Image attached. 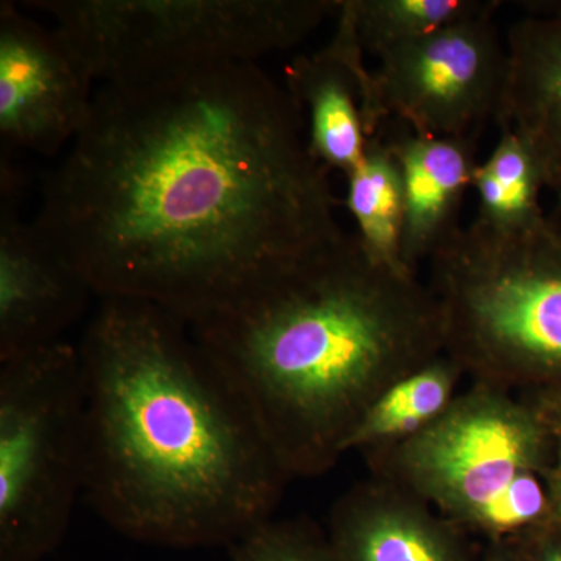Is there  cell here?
Wrapping results in <instances>:
<instances>
[{
	"label": "cell",
	"mask_w": 561,
	"mask_h": 561,
	"mask_svg": "<svg viewBox=\"0 0 561 561\" xmlns=\"http://www.w3.org/2000/svg\"><path fill=\"white\" fill-rule=\"evenodd\" d=\"M529 16L508 28L507 72L494 124L511 128L561 203V0L527 2Z\"/></svg>",
	"instance_id": "cell-13"
},
{
	"label": "cell",
	"mask_w": 561,
	"mask_h": 561,
	"mask_svg": "<svg viewBox=\"0 0 561 561\" xmlns=\"http://www.w3.org/2000/svg\"><path fill=\"white\" fill-rule=\"evenodd\" d=\"M342 0H33L92 80L128 83L289 50Z\"/></svg>",
	"instance_id": "cell-6"
},
{
	"label": "cell",
	"mask_w": 561,
	"mask_h": 561,
	"mask_svg": "<svg viewBox=\"0 0 561 561\" xmlns=\"http://www.w3.org/2000/svg\"><path fill=\"white\" fill-rule=\"evenodd\" d=\"M391 122L383 136L404 180L402 262L412 273L459 230L465 195L479 161L478 138H435Z\"/></svg>",
	"instance_id": "cell-14"
},
{
	"label": "cell",
	"mask_w": 561,
	"mask_h": 561,
	"mask_svg": "<svg viewBox=\"0 0 561 561\" xmlns=\"http://www.w3.org/2000/svg\"><path fill=\"white\" fill-rule=\"evenodd\" d=\"M190 328L291 479L331 471L368 409L445 354L431 287L373 260L356 234Z\"/></svg>",
	"instance_id": "cell-3"
},
{
	"label": "cell",
	"mask_w": 561,
	"mask_h": 561,
	"mask_svg": "<svg viewBox=\"0 0 561 561\" xmlns=\"http://www.w3.org/2000/svg\"><path fill=\"white\" fill-rule=\"evenodd\" d=\"M557 209H559V213L561 214V203H557Z\"/></svg>",
	"instance_id": "cell-23"
},
{
	"label": "cell",
	"mask_w": 561,
	"mask_h": 561,
	"mask_svg": "<svg viewBox=\"0 0 561 561\" xmlns=\"http://www.w3.org/2000/svg\"><path fill=\"white\" fill-rule=\"evenodd\" d=\"M445 354L472 382L526 398L561 381V219L461 225L430 261Z\"/></svg>",
	"instance_id": "cell-4"
},
{
	"label": "cell",
	"mask_w": 561,
	"mask_h": 561,
	"mask_svg": "<svg viewBox=\"0 0 561 561\" xmlns=\"http://www.w3.org/2000/svg\"><path fill=\"white\" fill-rule=\"evenodd\" d=\"M335 21L334 36L323 49L286 66V90L301 111L312 157L327 171L346 176L364 160L370 139L364 110L371 70L346 0Z\"/></svg>",
	"instance_id": "cell-11"
},
{
	"label": "cell",
	"mask_w": 561,
	"mask_h": 561,
	"mask_svg": "<svg viewBox=\"0 0 561 561\" xmlns=\"http://www.w3.org/2000/svg\"><path fill=\"white\" fill-rule=\"evenodd\" d=\"M364 117L368 136L393 121L435 138H478L494 121L507 51L494 16L449 25L379 55Z\"/></svg>",
	"instance_id": "cell-8"
},
{
	"label": "cell",
	"mask_w": 561,
	"mask_h": 561,
	"mask_svg": "<svg viewBox=\"0 0 561 561\" xmlns=\"http://www.w3.org/2000/svg\"><path fill=\"white\" fill-rule=\"evenodd\" d=\"M549 430L529 398L472 382L409 440L364 453L371 476L411 491L465 534L516 542L556 522Z\"/></svg>",
	"instance_id": "cell-5"
},
{
	"label": "cell",
	"mask_w": 561,
	"mask_h": 561,
	"mask_svg": "<svg viewBox=\"0 0 561 561\" xmlns=\"http://www.w3.org/2000/svg\"><path fill=\"white\" fill-rule=\"evenodd\" d=\"M345 179V206L356 224L362 247L379 264L411 272L401 253L404 180L400 162L381 131L368 139L364 160Z\"/></svg>",
	"instance_id": "cell-15"
},
{
	"label": "cell",
	"mask_w": 561,
	"mask_h": 561,
	"mask_svg": "<svg viewBox=\"0 0 561 561\" xmlns=\"http://www.w3.org/2000/svg\"><path fill=\"white\" fill-rule=\"evenodd\" d=\"M485 561H524L518 548L512 542H489Z\"/></svg>",
	"instance_id": "cell-22"
},
{
	"label": "cell",
	"mask_w": 561,
	"mask_h": 561,
	"mask_svg": "<svg viewBox=\"0 0 561 561\" xmlns=\"http://www.w3.org/2000/svg\"><path fill=\"white\" fill-rule=\"evenodd\" d=\"M463 376L446 354L405 376L368 409L351 434L346 453L386 448L420 434L451 405Z\"/></svg>",
	"instance_id": "cell-16"
},
{
	"label": "cell",
	"mask_w": 561,
	"mask_h": 561,
	"mask_svg": "<svg viewBox=\"0 0 561 561\" xmlns=\"http://www.w3.org/2000/svg\"><path fill=\"white\" fill-rule=\"evenodd\" d=\"M328 538L335 561H472L463 530L375 476L335 502Z\"/></svg>",
	"instance_id": "cell-12"
},
{
	"label": "cell",
	"mask_w": 561,
	"mask_h": 561,
	"mask_svg": "<svg viewBox=\"0 0 561 561\" xmlns=\"http://www.w3.org/2000/svg\"><path fill=\"white\" fill-rule=\"evenodd\" d=\"M79 351L83 493L103 522L135 541L192 549L230 548L273 518L289 472L183 320L102 298Z\"/></svg>",
	"instance_id": "cell-2"
},
{
	"label": "cell",
	"mask_w": 561,
	"mask_h": 561,
	"mask_svg": "<svg viewBox=\"0 0 561 561\" xmlns=\"http://www.w3.org/2000/svg\"><path fill=\"white\" fill-rule=\"evenodd\" d=\"M512 545L518 548L524 561H561V527H549Z\"/></svg>",
	"instance_id": "cell-20"
},
{
	"label": "cell",
	"mask_w": 561,
	"mask_h": 561,
	"mask_svg": "<svg viewBox=\"0 0 561 561\" xmlns=\"http://www.w3.org/2000/svg\"><path fill=\"white\" fill-rule=\"evenodd\" d=\"M365 54L423 38L459 22L494 16L497 0H346Z\"/></svg>",
	"instance_id": "cell-18"
},
{
	"label": "cell",
	"mask_w": 561,
	"mask_h": 561,
	"mask_svg": "<svg viewBox=\"0 0 561 561\" xmlns=\"http://www.w3.org/2000/svg\"><path fill=\"white\" fill-rule=\"evenodd\" d=\"M478 195L474 220L494 228H519L546 216L540 169L524 140L511 128H501L500 140L472 175Z\"/></svg>",
	"instance_id": "cell-17"
},
{
	"label": "cell",
	"mask_w": 561,
	"mask_h": 561,
	"mask_svg": "<svg viewBox=\"0 0 561 561\" xmlns=\"http://www.w3.org/2000/svg\"><path fill=\"white\" fill-rule=\"evenodd\" d=\"M231 561H335L328 531L308 516L267 519L230 546Z\"/></svg>",
	"instance_id": "cell-19"
},
{
	"label": "cell",
	"mask_w": 561,
	"mask_h": 561,
	"mask_svg": "<svg viewBox=\"0 0 561 561\" xmlns=\"http://www.w3.org/2000/svg\"><path fill=\"white\" fill-rule=\"evenodd\" d=\"M328 172L256 62L105 84L35 225L99 297L192 327L345 238Z\"/></svg>",
	"instance_id": "cell-1"
},
{
	"label": "cell",
	"mask_w": 561,
	"mask_h": 561,
	"mask_svg": "<svg viewBox=\"0 0 561 561\" xmlns=\"http://www.w3.org/2000/svg\"><path fill=\"white\" fill-rule=\"evenodd\" d=\"M87 478L79 346L0 364V561H43L68 534Z\"/></svg>",
	"instance_id": "cell-7"
},
{
	"label": "cell",
	"mask_w": 561,
	"mask_h": 561,
	"mask_svg": "<svg viewBox=\"0 0 561 561\" xmlns=\"http://www.w3.org/2000/svg\"><path fill=\"white\" fill-rule=\"evenodd\" d=\"M90 73L55 31L0 3V136L3 144L58 153L90 119Z\"/></svg>",
	"instance_id": "cell-9"
},
{
	"label": "cell",
	"mask_w": 561,
	"mask_h": 561,
	"mask_svg": "<svg viewBox=\"0 0 561 561\" xmlns=\"http://www.w3.org/2000/svg\"><path fill=\"white\" fill-rule=\"evenodd\" d=\"M559 442H557V461L552 470L551 491L553 513H556L557 523H561V424L559 427Z\"/></svg>",
	"instance_id": "cell-21"
},
{
	"label": "cell",
	"mask_w": 561,
	"mask_h": 561,
	"mask_svg": "<svg viewBox=\"0 0 561 561\" xmlns=\"http://www.w3.org/2000/svg\"><path fill=\"white\" fill-rule=\"evenodd\" d=\"M91 295L80 272L7 198L0 214V364L61 342Z\"/></svg>",
	"instance_id": "cell-10"
}]
</instances>
